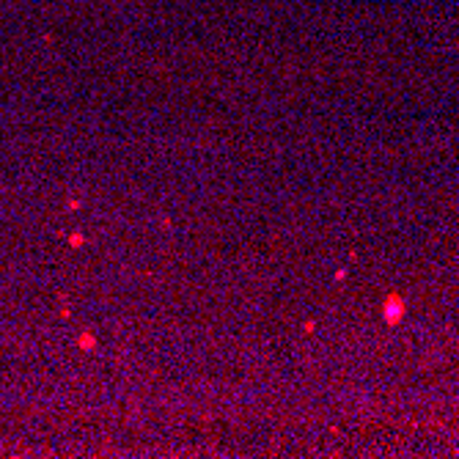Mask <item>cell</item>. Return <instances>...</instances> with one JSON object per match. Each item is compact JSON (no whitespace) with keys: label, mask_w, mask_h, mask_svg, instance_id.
Listing matches in <instances>:
<instances>
[{"label":"cell","mask_w":459,"mask_h":459,"mask_svg":"<svg viewBox=\"0 0 459 459\" xmlns=\"http://www.w3.org/2000/svg\"><path fill=\"white\" fill-rule=\"evenodd\" d=\"M393 314H396V319L402 316V300L399 297H390V302H388V319L393 322Z\"/></svg>","instance_id":"1"}]
</instances>
